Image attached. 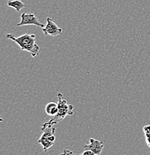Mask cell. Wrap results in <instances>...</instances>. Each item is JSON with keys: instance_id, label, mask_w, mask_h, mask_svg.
<instances>
[{"instance_id": "obj_2", "label": "cell", "mask_w": 150, "mask_h": 155, "mask_svg": "<svg viewBox=\"0 0 150 155\" xmlns=\"http://www.w3.org/2000/svg\"><path fill=\"white\" fill-rule=\"evenodd\" d=\"M57 96L58 98V113L57 115L53 116L49 122L50 124L53 125H56L59 122L64 120L66 116H71L73 114V105L67 104V100L64 98L62 93H58Z\"/></svg>"}, {"instance_id": "obj_7", "label": "cell", "mask_w": 150, "mask_h": 155, "mask_svg": "<svg viewBox=\"0 0 150 155\" xmlns=\"http://www.w3.org/2000/svg\"><path fill=\"white\" fill-rule=\"evenodd\" d=\"M45 110L47 115L50 116H55L58 114V103L55 102H49L46 104V107H45Z\"/></svg>"}, {"instance_id": "obj_10", "label": "cell", "mask_w": 150, "mask_h": 155, "mask_svg": "<svg viewBox=\"0 0 150 155\" xmlns=\"http://www.w3.org/2000/svg\"><path fill=\"white\" fill-rule=\"evenodd\" d=\"M60 155H78V154H75V153H74L73 151H70V150L65 149L64 151V152H63L62 154H61Z\"/></svg>"}, {"instance_id": "obj_5", "label": "cell", "mask_w": 150, "mask_h": 155, "mask_svg": "<svg viewBox=\"0 0 150 155\" xmlns=\"http://www.w3.org/2000/svg\"><path fill=\"white\" fill-rule=\"evenodd\" d=\"M90 144L84 145V148L85 150L91 151L96 155H100L104 148L103 142L96 140L94 138H90Z\"/></svg>"}, {"instance_id": "obj_6", "label": "cell", "mask_w": 150, "mask_h": 155, "mask_svg": "<svg viewBox=\"0 0 150 155\" xmlns=\"http://www.w3.org/2000/svg\"><path fill=\"white\" fill-rule=\"evenodd\" d=\"M55 141V137L52 138H47V137H40V138L38 140V143L40 145H42L43 148V151H46L48 149H49L52 146L54 145Z\"/></svg>"}, {"instance_id": "obj_3", "label": "cell", "mask_w": 150, "mask_h": 155, "mask_svg": "<svg viewBox=\"0 0 150 155\" xmlns=\"http://www.w3.org/2000/svg\"><path fill=\"white\" fill-rule=\"evenodd\" d=\"M43 34L46 36L50 35L52 37H56L62 33V28H59L57 24L54 22L50 17L46 18V24L42 28Z\"/></svg>"}, {"instance_id": "obj_4", "label": "cell", "mask_w": 150, "mask_h": 155, "mask_svg": "<svg viewBox=\"0 0 150 155\" xmlns=\"http://www.w3.org/2000/svg\"><path fill=\"white\" fill-rule=\"evenodd\" d=\"M34 25L36 26L40 27L43 28L45 26L43 23L38 20L36 16L34 14H25L23 13L21 15V21L20 23L17 24V26H24V25Z\"/></svg>"}, {"instance_id": "obj_8", "label": "cell", "mask_w": 150, "mask_h": 155, "mask_svg": "<svg viewBox=\"0 0 150 155\" xmlns=\"http://www.w3.org/2000/svg\"><path fill=\"white\" fill-rule=\"evenodd\" d=\"M8 6L14 8L17 12H20L21 10L26 7V5L20 0H11L8 2Z\"/></svg>"}, {"instance_id": "obj_1", "label": "cell", "mask_w": 150, "mask_h": 155, "mask_svg": "<svg viewBox=\"0 0 150 155\" xmlns=\"http://www.w3.org/2000/svg\"><path fill=\"white\" fill-rule=\"evenodd\" d=\"M6 38L10 39L15 42L19 46L21 50L22 51H28L33 58H36L40 54V46L36 43V37L35 35H28L25 34L18 38H15L11 34H7Z\"/></svg>"}, {"instance_id": "obj_11", "label": "cell", "mask_w": 150, "mask_h": 155, "mask_svg": "<svg viewBox=\"0 0 150 155\" xmlns=\"http://www.w3.org/2000/svg\"><path fill=\"white\" fill-rule=\"evenodd\" d=\"M78 155H96V154H95L94 153L92 152L91 151H88V150H85V151H84V152L82 153V154H78Z\"/></svg>"}, {"instance_id": "obj_9", "label": "cell", "mask_w": 150, "mask_h": 155, "mask_svg": "<svg viewBox=\"0 0 150 155\" xmlns=\"http://www.w3.org/2000/svg\"><path fill=\"white\" fill-rule=\"evenodd\" d=\"M143 132H144L145 137H146V144L150 148V125H147L144 126L143 128Z\"/></svg>"}]
</instances>
